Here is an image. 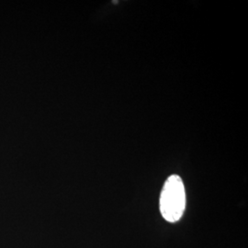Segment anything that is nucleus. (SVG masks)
Here are the masks:
<instances>
[{
  "label": "nucleus",
  "instance_id": "nucleus-1",
  "mask_svg": "<svg viewBox=\"0 0 248 248\" xmlns=\"http://www.w3.org/2000/svg\"><path fill=\"white\" fill-rule=\"evenodd\" d=\"M160 213L169 222H177L186 209V191L181 177L172 175L166 180L160 195Z\"/></svg>",
  "mask_w": 248,
  "mask_h": 248
}]
</instances>
